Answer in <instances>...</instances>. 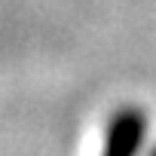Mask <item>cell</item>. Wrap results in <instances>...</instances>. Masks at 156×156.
<instances>
[{
  "instance_id": "obj_1",
  "label": "cell",
  "mask_w": 156,
  "mask_h": 156,
  "mask_svg": "<svg viewBox=\"0 0 156 156\" xmlns=\"http://www.w3.org/2000/svg\"><path fill=\"white\" fill-rule=\"evenodd\" d=\"M147 138V113L135 104L119 107L104 129L101 156H138Z\"/></svg>"
},
{
  "instance_id": "obj_2",
  "label": "cell",
  "mask_w": 156,
  "mask_h": 156,
  "mask_svg": "<svg viewBox=\"0 0 156 156\" xmlns=\"http://www.w3.org/2000/svg\"><path fill=\"white\" fill-rule=\"evenodd\" d=\"M150 156H156V150H150Z\"/></svg>"
}]
</instances>
